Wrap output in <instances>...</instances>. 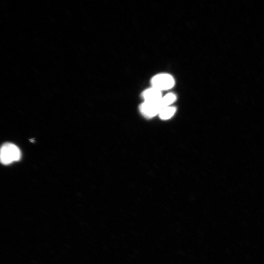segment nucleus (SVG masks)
<instances>
[{"label": "nucleus", "mask_w": 264, "mask_h": 264, "mask_svg": "<svg viewBox=\"0 0 264 264\" xmlns=\"http://www.w3.org/2000/svg\"><path fill=\"white\" fill-rule=\"evenodd\" d=\"M21 156L20 149L14 144L6 143L1 147L0 158L3 164L7 165L18 161Z\"/></svg>", "instance_id": "1"}, {"label": "nucleus", "mask_w": 264, "mask_h": 264, "mask_svg": "<svg viewBox=\"0 0 264 264\" xmlns=\"http://www.w3.org/2000/svg\"><path fill=\"white\" fill-rule=\"evenodd\" d=\"M166 106L162 97L159 100L155 101H144L140 107L141 112L146 116L151 117L159 114L160 111Z\"/></svg>", "instance_id": "2"}, {"label": "nucleus", "mask_w": 264, "mask_h": 264, "mask_svg": "<svg viewBox=\"0 0 264 264\" xmlns=\"http://www.w3.org/2000/svg\"><path fill=\"white\" fill-rule=\"evenodd\" d=\"M151 84L153 88L161 91L171 88L174 85L175 81L171 75L162 73L154 76L152 79Z\"/></svg>", "instance_id": "3"}, {"label": "nucleus", "mask_w": 264, "mask_h": 264, "mask_svg": "<svg viewBox=\"0 0 264 264\" xmlns=\"http://www.w3.org/2000/svg\"><path fill=\"white\" fill-rule=\"evenodd\" d=\"M142 97L146 102L157 101L162 97L161 91L153 87L145 90Z\"/></svg>", "instance_id": "4"}, {"label": "nucleus", "mask_w": 264, "mask_h": 264, "mask_svg": "<svg viewBox=\"0 0 264 264\" xmlns=\"http://www.w3.org/2000/svg\"><path fill=\"white\" fill-rule=\"evenodd\" d=\"M176 108L172 107H167L163 109L159 113V117L163 120L171 118L176 111Z\"/></svg>", "instance_id": "5"}]
</instances>
